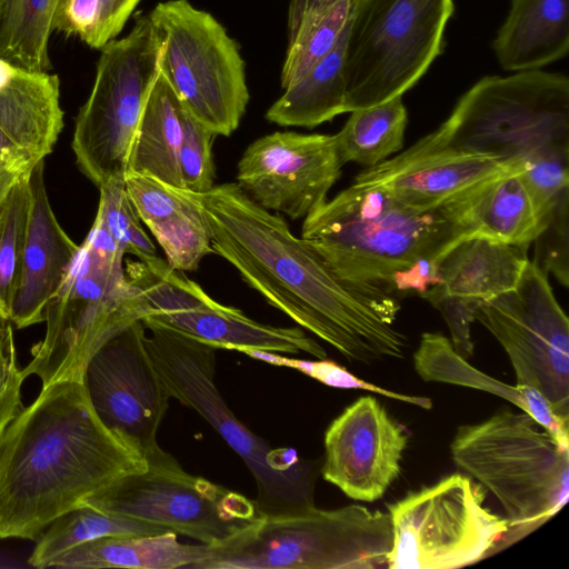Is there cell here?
<instances>
[{"mask_svg":"<svg viewBox=\"0 0 569 569\" xmlns=\"http://www.w3.org/2000/svg\"><path fill=\"white\" fill-rule=\"evenodd\" d=\"M194 194L213 253L269 305L349 361L405 357L408 338L396 328V296L339 278L282 216L257 204L236 182Z\"/></svg>","mask_w":569,"mask_h":569,"instance_id":"obj_1","label":"cell"},{"mask_svg":"<svg viewBox=\"0 0 569 569\" xmlns=\"http://www.w3.org/2000/svg\"><path fill=\"white\" fill-rule=\"evenodd\" d=\"M147 466L102 423L83 381L42 387L0 436V538L38 539L56 518Z\"/></svg>","mask_w":569,"mask_h":569,"instance_id":"obj_2","label":"cell"},{"mask_svg":"<svg viewBox=\"0 0 569 569\" xmlns=\"http://www.w3.org/2000/svg\"><path fill=\"white\" fill-rule=\"evenodd\" d=\"M486 181L429 210L381 186L352 183L305 218L300 238L345 281L422 295L436 283L442 254L475 234L473 206Z\"/></svg>","mask_w":569,"mask_h":569,"instance_id":"obj_3","label":"cell"},{"mask_svg":"<svg viewBox=\"0 0 569 569\" xmlns=\"http://www.w3.org/2000/svg\"><path fill=\"white\" fill-rule=\"evenodd\" d=\"M123 250L99 212L79 246L67 277L44 312V338L31 349L22 369L42 387L83 381L92 356L113 336L150 315L144 292L127 276Z\"/></svg>","mask_w":569,"mask_h":569,"instance_id":"obj_4","label":"cell"},{"mask_svg":"<svg viewBox=\"0 0 569 569\" xmlns=\"http://www.w3.org/2000/svg\"><path fill=\"white\" fill-rule=\"evenodd\" d=\"M449 150L519 168L547 151H569V79L538 70L486 76L450 116L402 153Z\"/></svg>","mask_w":569,"mask_h":569,"instance_id":"obj_5","label":"cell"},{"mask_svg":"<svg viewBox=\"0 0 569 569\" xmlns=\"http://www.w3.org/2000/svg\"><path fill=\"white\" fill-rule=\"evenodd\" d=\"M450 448L455 463L505 510L509 529L498 550L536 530L568 501L569 443L522 410L460 426Z\"/></svg>","mask_w":569,"mask_h":569,"instance_id":"obj_6","label":"cell"},{"mask_svg":"<svg viewBox=\"0 0 569 569\" xmlns=\"http://www.w3.org/2000/svg\"><path fill=\"white\" fill-rule=\"evenodd\" d=\"M144 327L149 358L170 398L197 411L242 459L256 480L260 513L315 507L317 463L293 449L272 448L234 416L214 382L217 349L157 325Z\"/></svg>","mask_w":569,"mask_h":569,"instance_id":"obj_7","label":"cell"},{"mask_svg":"<svg viewBox=\"0 0 569 569\" xmlns=\"http://www.w3.org/2000/svg\"><path fill=\"white\" fill-rule=\"evenodd\" d=\"M392 547L389 513L362 506L262 516L210 547L192 569H381Z\"/></svg>","mask_w":569,"mask_h":569,"instance_id":"obj_8","label":"cell"},{"mask_svg":"<svg viewBox=\"0 0 569 569\" xmlns=\"http://www.w3.org/2000/svg\"><path fill=\"white\" fill-rule=\"evenodd\" d=\"M453 0H352L345 41L347 112L402 96L442 52Z\"/></svg>","mask_w":569,"mask_h":569,"instance_id":"obj_9","label":"cell"},{"mask_svg":"<svg viewBox=\"0 0 569 569\" xmlns=\"http://www.w3.org/2000/svg\"><path fill=\"white\" fill-rule=\"evenodd\" d=\"M161 36L149 14L100 50L91 92L76 119L72 149L98 187L123 182L147 99L160 73Z\"/></svg>","mask_w":569,"mask_h":569,"instance_id":"obj_10","label":"cell"},{"mask_svg":"<svg viewBox=\"0 0 569 569\" xmlns=\"http://www.w3.org/2000/svg\"><path fill=\"white\" fill-rule=\"evenodd\" d=\"M149 17L162 40L160 73L200 122L230 136L250 98L238 43L188 0L160 2Z\"/></svg>","mask_w":569,"mask_h":569,"instance_id":"obj_11","label":"cell"},{"mask_svg":"<svg viewBox=\"0 0 569 569\" xmlns=\"http://www.w3.org/2000/svg\"><path fill=\"white\" fill-rule=\"evenodd\" d=\"M146 469L124 475L83 503L196 539L222 545L262 515L254 500L188 473L162 450Z\"/></svg>","mask_w":569,"mask_h":569,"instance_id":"obj_12","label":"cell"},{"mask_svg":"<svg viewBox=\"0 0 569 569\" xmlns=\"http://www.w3.org/2000/svg\"><path fill=\"white\" fill-rule=\"evenodd\" d=\"M483 501L471 478L455 473L389 506L388 569H456L497 551L508 521Z\"/></svg>","mask_w":569,"mask_h":569,"instance_id":"obj_13","label":"cell"},{"mask_svg":"<svg viewBox=\"0 0 569 569\" xmlns=\"http://www.w3.org/2000/svg\"><path fill=\"white\" fill-rule=\"evenodd\" d=\"M475 319L507 352L517 386L536 389L569 425V321L547 273L529 261L513 289L480 301Z\"/></svg>","mask_w":569,"mask_h":569,"instance_id":"obj_14","label":"cell"},{"mask_svg":"<svg viewBox=\"0 0 569 569\" xmlns=\"http://www.w3.org/2000/svg\"><path fill=\"white\" fill-rule=\"evenodd\" d=\"M126 272L149 301L151 312L143 325L177 331L216 349L327 358L322 346L302 329L264 325L237 308L214 301L183 271L172 269L158 256L147 261H128Z\"/></svg>","mask_w":569,"mask_h":569,"instance_id":"obj_15","label":"cell"},{"mask_svg":"<svg viewBox=\"0 0 569 569\" xmlns=\"http://www.w3.org/2000/svg\"><path fill=\"white\" fill-rule=\"evenodd\" d=\"M144 338L140 320L109 339L89 360L83 385L102 423L148 460L162 451L157 433L170 396L152 366Z\"/></svg>","mask_w":569,"mask_h":569,"instance_id":"obj_16","label":"cell"},{"mask_svg":"<svg viewBox=\"0 0 569 569\" xmlns=\"http://www.w3.org/2000/svg\"><path fill=\"white\" fill-rule=\"evenodd\" d=\"M342 166L336 134L276 131L247 147L236 183L266 210L299 220L327 200Z\"/></svg>","mask_w":569,"mask_h":569,"instance_id":"obj_17","label":"cell"},{"mask_svg":"<svg viewBox=\"0 0 569 569\" xmlns=\"http://www.w3.org/2000/svg\"><path fill=\"white\" fill-rule=\"evenodd\" d=\"M408 435L372 396L347 407L325 435L323 478L353 500L380 499L401 470Z\"/></svg>","mask_w":569,"mask_h":569,"instance_id":"obj_18","label":"cell"},{"mask_svg":"<svg viewBox=\"0 0 569 569\" xmlns=\"http://www.w3.org/2000/svg\"><path fill=\"white\" fill-rule=\"evenodd\" d=\"M62 128L58 76L0 58V170L33 168L51 153Z\"/></svg>","mask_w":569,"mask_h":569,"instance_id":"obj_19","label":"cell"},{"mask_svg":"<svg viewBox=\"0 0 569 569\" xmlns=\"http://www.w3.org/2000/svg\"><path fill=\"white\" fill-rule=\"evenodd\" d=\"M31 210L19 278L8 319L19 329L44 321L48 303L62 286L79 249L62 229L50 206L44 160L30 171Z\"/></svg>","mask_w":569,"mask_h":569,"instance_id":"obj_20","label":"cell"},{"mask_svg":"<svg viewBox=\"0 0 569 569\" xmlns=\"http://www.w3.org/2000/svg\"><path fill=\"white\" fill-rule=\"evenodd\" d=\"M519 168L495 159L440 150L408 156L402 152L366 168L353 183L378 184L402 203L429 210L476 184Z\"/></svg>","mask_w":569,"mask_h":569,"instance_id":"obj_21","label":"cell"},{"mask_svg":"<svg viewBox=\"0 0 569 569\" xmlns=\"http://www.w3.org/2000/svg\"><path fill=\"white\" fill-rule=\"evenodd\" d=\"M124 186L140 221L153 234L172 269L196 271L202 259L213 253L193 192L132 172H127Z\"/></svg>","mask_w":569,"mask_h":569,"instance_id":"obj_22","label":"cell"},{"mask_svg":"<svg viewBox=\"0 0 569 569\" xmlns=\"http://www.w3.org/2000/svg\"><path fill=\"white\" fill-rule=\"evenodd\" d=\"M529 243L507 242L470 234L449 248L437 263V280L445 292L479 301L516 287L528 258Z\"/></svg>","mask_w":569,"mask_h":569,"instance_id":"obj_23","label":"cell"},{"mask_svg":"<svg viewBox=\"0 0 569 569\" xmlns=\"http://www.w3.org/2000/svg\"><path fill=\"white\" fill-rule=\"evenodd\" d=\"M507 71L538 70L569 51V0H512L492 41Z\"/></svg>","mask_w":569,"mask_h":569,"instance_id":"obj_24","label":"cell"},{"mask_svg":"<svg viewBox=\"0 0 569 569\" xmlns=\"http://www.w3.org/2000/svg\"><path fill=\"white\" fill-rule=\"evenodd\" d=\"M413 363L417 373L425 381L471 387L509 400L560 441L569 443V425L552 412L541 393L528 386L503 383L475 369L455 351L451 341L441 333H422L413 355Z\"/></svg>","mask_w":569,"mask_h":569,"instance_id":"obj_25","label":"cell"},{"mask_svg":"<svg viewBox=\"0 0 569 569\" xmlns=\"http://www.w3.org/2000/svg\"><path fill=\"white\" fill-rule=\"evenodd\" d=\"M174 532L114 535L80 545L52 561L60 569H192L208 555L207 545H186Z\"/></svg>","mask_w":569,"mask_h":569,"instance_id":"obj_26","label":"cell"},{"mask_svg":"<svg viewBox=\"0 0 569 569\" xmlns=\"http://www.w3.org/2000/svg\"><path fill=\"white\" fill-rule=\"evenodd\" d=\"M184 110L183 102L159 73L142 111L127 172L149 176L183 189L179 150Z\"/></svg>","mask_w":569,"mask_h":569,"instance_id":"obj_27","label":"cell"},{"mask_svg":"<svg viewBox=\"0 0 569 569\" xmlns=\"http://www.w3.org/2000/svg\"><path fill=\"white\" fill-rule=\"evenodd\" d=\"M346 31L347 27L328 54L300 80L283 89L266 112L269 122L312 129L347 112Z\"/></svg>","mask_w":569,"mask_h":569,"instance_id":"obj_28","label":"cell"},{"mask_svg":"<svg viewBox=\"0 0 569 569\" xmlns=\"http://www.w3.org/2000/svg\"><path fill=\"white\" fill-rule=\"evenodd\" d=\"M352 0H290L281 88L300 80L340 39Z\"/></svg>","mask_w":569,"mask_h":569,"instance_id":"obj_29","label":"cell"},{"mask_svg":"<svg viewBox=\"0 0 569 569\" xmlns=\"http://www.w3.org/2000/svg\"><path fill=\"white\" fill-rule=\"evenodd\" d=\"M336 133L342 163L375 167L403 148L408 112L402 96L350 112Z\"/></svg>","mask_w":569,"mask_h":569,"instance_id":"obj_30","label":"cell"},{"mask_svg":"<svg viewBox=\"0 0 569 569\" xmlns=\"http://www.w3.org/2000/svg\"><path fill=\"white\" fill-rule=\"evenodd\" d=\"M518 171L503 172L481 186L472 211L475 234L532 243L540 228Z\"/></svg>","mask_w":569,"mask_h":569,"instance_id":"obj_31","label":"cell"},{"mask_svg":"<svg viewBox=\"0 0 569 569\" xmlns=\"http://www.w3.org/2000/svg\"><path fill=\"white\" fill-rule=\"evenodd\" d=\"M162 532L170 531L83 503L59 516L43 530L28 563L36 568H49L64 552L107 536Z\"/></svg>","mask_w":569,"mask_h":569,"instance_id":"obj_32","label":"cell"},{"mask_svg":"<svg viewBox=\"0 0 569 569\" xmlns=\"http://www.w3.org/2000/svg\"><path fill=\"white\" fill-rule=\"evenodd\" d=\"M58 0H3L0 58L34 72L51 68L48 43Z\"/></svg>","mask_w":569,"mask_h":569,"instance_id":"obj_33","label":"cell"},{"mask_svg":"<svg viewBox=\"0 0 569 569\" xmlns=\"http://www.w3.org/2000/svg\"><path fill=\"white\" fill-rule=\"evenodd\" d=\"M140 0H58L53 30L93 49L114 39Z\"/></svg>","mask_w":569,"mask_h":569,"instance_id":"obj_34","label":"cell"},{"mask_svg":"<svg viewBox=\"0 0 569 569\" xmlns=\"http://www.w3.org/2000/svg\"><path fill=\"white\" fill-rule=\"evenodd\" d=\"M31 169L23 172L11 188L0 214V317L7 319L27 238L32 201Z\"/></svg>","mask_w":569,"mask_h":569,"instance_id":"obj_35","label":"cell"},{"mask_svg":"<svg viewBox=\"0 0 569 569\" xmlns=\"http://www.w3.org/2000/svg\"><path fill=\"white\" fill-rule=\"evenodd\" d=\"M540 230L569 198V151H547L526 160L518 171Z\"/></svg>","mask_w":569,"mask_h":569,"instance_id":"obj_36","label":"cell"},{"mask_svg":"<svg viewBox=\"0 0 569 569\" xmlns=\"http://www.w3.org/2000/svg\"><path fill=\"white\" fill-rule=\"evenodd\" d=\"M98 211L104 224L124 253L137 256L140 261L157 257L151 239L144 232L141 221L129 200L124 181L99 187Z\"/></svg>","mask_w":569,"mask_h":569,"instance_id":"obj_37","label":"cell"},{"mask_svg":"<svg viewBox=\"0 0 569 569\" xmlns=\"http://www.w3.org/2000/svg\"><path fill=\"white\" fill-rule=\"evenodd\" d=\"M216 137L217 134L186 107L179 150V167L184 190L200 194L216 186L212 153Z\"/></svg>","mask_w":569,"mask_h":569,"instance_id":"obj_38","label":"cell"},{"mask_svg":"<svg viewBox=\"0 0 569 569\" xmlns=\"http://www.w3.org/2000/svg\"><path fill=\"white\" fill-rule=\"evenodd\" d=\"M252 358L263 360L266 362H271L273 365L295 368L331 387L371 391L373 393L415 405L427 410L431 409L432 407V402L429 398L399 393L397 391L381 388L371 382H367L348 371L345 367L339 366L331 360L318 359V361H306L289 359L267 351H254L252 352Z\"/></svg>","mask_w":569,"mask_h":569,"instance_id":"obj_39","label":"cell"},{"mask_svg":"<svg viewBox=\"0 0 569 569\" xmlns=\"http://www.w3.org/2000/svg\"><path fill=\"white\" fill-rule=\"evenodd\" d=\"M568 203L569 198L560 203L532 241L536 244L532 262L545 273L551 272L565 288L569 283Z\"/></svg>","mask_w":569,"mask_h":569,"instance_id":"obj_40","label":"cell"},{"mask_svg":"<svg viewBox=\"0 0 569 569\" xmlns=\"http://www.w3.org/2000/svg\"><path fill=\"white\" fill-rule=\"evenodd\" d=\"M443 317L451 335L455 351L463 359L473 355L471 323L480 303L479 300L449 295L436 284L420 295Z\"/></svg>","mask_w":569,"mask_h":569,"instance_id":"obj_41","label":"cell"},{"mask_svg":"<svg viewBox=\"0 0 569 569\" xmlns=\"http://www.w3.org/2000/svg\"><path fill=\"white\" fill-rule=\"evenodd\" d=\"M24 379L18 365L12 323L0 317V436L24 408L21 399Z\"/></svg>","mask_w":569,"mask_h":569,"instance_id":"obj_42","label":"cell"},{"mask_svg":"<svg viewBox=\"0 0 569 569\" xmlns=\"http://www.w3.org/2000/svg\"><path fill=\"white\" fill-rule=\"evenodd\" d=\"M23 172H19L12 169L0 170V214L8 193Z\"/></svg>","mask_w":569,"mask_h":569,"instance_id":"obj_43","label":"cell"},{"mask_svg":"<svg viewBox=\"0 0 569 569\" xmlns=\"http://www.w3.org/2000/svg\"><path fill=\"white\" fill-rule=\"evenodd\" d=\"M2 4H3V0H0V12H1Z\"/></svg>","mask_w":569,"mask_h":569,"instance_id":"obj_44","label":"cell"}]
</instances>
